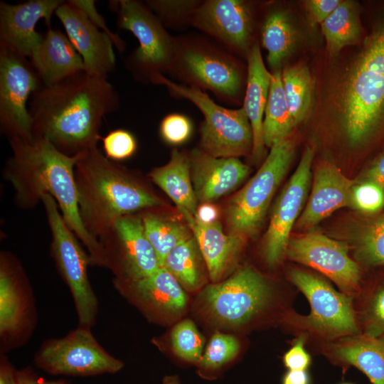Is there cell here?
I'll list each match as a JSON object with an SVG mask.
<instances>
[{"label":"cell","instance_id":"cell-26","mask_svg":"<svg viewBox=\"0 0 384 384\" xmlns=\"http://www.w3.org/2000/svg\"><path fill=\"white\" fill-rule=\"evenodd\" d=\"M247 76L242 107L249 119L253 135L252 159L260 161L265 154L262 124L272 73L264 63L258 40L247 57Z\"/></svg>","mask_w":384,"mask_h":384},{"label":"cell","instance_id":"cell-4","mask_svg":"<svg viewBox=\"0 0 384 384\" xmlns=\"http://www.w3.org/2000/svg\"><path fill=\"white\" fill-rule=\"evenodd\" d=\"M340 109L352 145L368 140L384 122V20L368 36L347 74Z\"/></svg>","mask_w":384,"mask_h":384},{"label":"cell","instance_id":"cell-45","mask_svg":"<svg viewBox=\"0 0 384 384\" xmlns=\"http://www.w3.org/2000/svg\"><path fill=\"white\" fill-rule=\"evenodd\" d=\"M340 0H308L304 2L309 23L311 26L323 23L336 9Z\"/></svg>","mask_w":384,"mask_h":384},{"label":"cell","instance_id":"cell-46","mask_svg":"<svg viewBox=\"0 0 384 384\" xmlns=\"http://www.w3.org/2000/svg\"><path fill=\"white\" fill-rule=\"evenodd\" d=\"M358 181H371L384 188V152L365 171Z\"/></svg>","mask_w":384,"mask_h":384},{"label":"cell","instance_id":"cell-6","mask_svg":"<svg viewBox=\"0 0 384 384\" xmlns=\"http://www.w3.org/2000/svg\"><path fill=\"white\" fill-rule=\"evenodd\" d=\"M109 9L116 14L117 26L132 33L139 46L125 58L124 65L135 80L152 83L169 74L174 53L175 37L143 1L111 0Z\"/></svg>","mask_w":384,"mask_h":384},{"label":"cell","instance_id":"cell-52","mask_svg":"<svg viewBox=\"0 0 384 384\" xmlns=\"http://www.w3.org/2000/svg\"><path fill=\"white\" fill-rule=\"evenodd\" d=\"M343 384H351V383H343Z\"/></svg>","mask_w":384,"mask_h":384},{"label":"cell","instance_id":"cell-8","mask_svg":"<svg viewBox=\"0 0 384 384\" xmlns=\"http://www.w3.org/2000/svg\"><path fill=\"white\" fill-rule=\"evenodd\" d=\"M289 278L306 296L311 306L306 316L292 313L287 317L294 329L329 341L360 333L351 297L302 269L290 270Z\"/></svg>","mask_w":384,"mask_h":384},{"label":"cell","instance_id":"cell-9","mask_svg":"<svg viewBox=\"0 0 384 384\" xmlns=\"http://www.w3.org/2000/svg\"><path fill=\"white\" fill-rule=\"evenodd\" d=\"M294 144L275 143L257 173L229 201L225 210L229 233L247 238L262 226L271 200L292 161Z\"/></svg>","mask_w":384,"mask_h":384},{"label":"cell","instance_id":"cell-14","mask_svg":"<svg viewBox=\"0 0 384 384\" xmlns=\"http://www.w3.org/2000/svg\"><path fill=\"white\" fill-rule=\"evenodd\" d=\"M99 242L103 248L105 267L115 279H139L152 274L161 267L139 215L118 218Z\"/></svg>","mask_w":384,"mask_h":384},{"label":"cell","instance_id":"cell-27","mask_svg":"<svg viewBox=\"0 0 384 384\" xmlns=\"http://www.w3.org/2000/svg\"><path fill=\"white\" fill-rule=\"evenodd\" d=\"M324 352L337 363L357 368L372 384H384V337L360 332L329 341Z\"/></svg>","mask_w":384,"mask_h":384},{"label":"cell","instance_id":"cell-2","mask_svg":"<svg viewBox=\"0 0 384 384\" xmlns=\"http://www.w3.org/2000/svg\"><path fill=\"white\" fill-rule=\"evenodd\" d=\"M8 142L11 156L2 176L14 188L16 206L33 209L45 194L50 195L68 227L87 248L90 265L105 267L103 248L86 231L80 215L74 168L80 154L65 155L43 139Z\"/></svg>","mask_w":384,"mask_h":384},{"label":"cell","instance_id":"cell-47","mask_svg":"<svg viewBox=\"0 0 384 384\" xmlns=\"http://www.w3.org/2000/svg\"><path fill=\"white\" fill-rule=\"evenodd\" d=\"M17 376L19 384H68L64 380H45L29 369L17 370Z\"/></svg>","mask_w":384,"mask_h":384},{"label":"cell","instance_id":"cell-34","mask_svg":"<svg viewBox=\"0 0 384 384\" xmlns=\"http://www.w3.org/2000/svg\"><path fill=\"white\" fill-rule=\"evenodd\" d=\"M285 99L297 126L309 116L313 105L314 82L308 67L302 63L282 70Z\"/></svg>","mask_w":384,"mask_h":384},{"label":"cell","instance_id":"cell-33","mask_svg":"<svg viewBox=\"0 0 384 384\" xmlns=\"http://www.w3.org/2000/svg\"><path fill=\"white\" fill-rule=\"evenodd\" d=\"M139 215L145 235L156 254L161 267L174 247L193 235L188 225L165 217L155 211L154 208L143 210Z\"/></svg>","mask_w":384,"mask_h":384},{"label":"cell","instance_id":"cell-49","mask_svg":"<svg viewBox=\"0 0 384 384\" xmlns=\"http://www.w3.org/2000/svg\"><path fill=\"white\" fill-rule=\"evenodd\" d=\"M0 384H19L17 370L5 357L1 358Z\"/></svg>","mask_w":384,"mask_h":384},{"label":"cell","instance_id":"cell-38","mask_svg":"<svg viewBox=\"0 0 384 384\" xmlns=\"http://www.w3.org/2000/svg\"><path fill=\"white\" fill-rule=\"evenodd\" d=\"M202 0H146L144 1L165 28L182 29L191 26Z\"/></svg>","mask_w":384,"mask_h":384},{"label":"cell","instance_id":"cell-15","mask_svg":"<svg viewBox=\"0 0 384 384\" xmlns=\"http://www.w3.org/2000/svg\"><path fill=\"white\" fill-rule=\"evenodd\" d=\"M286 255L322 273L349 297L360 291L361 272L348 246L324 235L309 233L290 237Z\"/></svg>","mask_w":384,"mask_h":384},{"label":"cell","instance_id":"cell-41","mask_svg":"<svg viewBox=\"0 0 384 384\" xmlns=\"http://www.w3.org/2000/svg\"><path fill=\"white\" fill-rule=\"evenodd\" d=\"M101 139L105 156L114 161L129 159L137 151L136 138L124 129L112 130Z\"/></svg>","mask_w":384,"mask_h":384},{"label":"cell","instance_id":"cell-20","mask_svg":"<svg viewBox=\"0 0 384 384\" xmlns=\"http://www.w3.org/2000/svg\"><path fill=\"white\" fill-rule=\"evenodd\" d=\"M62 0H29L15 4L0 2V46L29 59L43 35L36 30L43 19L50 28L51 18Z\"/></svg>","mask_w":384,"mask_h":384},{"label":"cell","instance_id":"cell-43","mask_svg":"<svg viewBox=\"0 0 384 384\" xmlns=\"http://www.w3.org/2000/svg\"><path fill=\"white\" fill-rule=\"evenodd\" d=\"M71 4L82 11L90 21L101 31L106 33L112 40L114 46L119 53H123L126 43L120 36L113 33L107 26L103 16L98 13L93 0H68Z\"/></svg>","mask_w":384,"mask_h":384},{"label":"cell","instance_id":"cell-5","mask_svg":"<svg viewBox=\"0 0 384 384\" xmlns=\"http://www.w3.org/2000/svg\"><path fill=\"white\" fill-rule=\"evenodd\" d=\"M185 85L208 90L223 102L239 104L245 91L247 68L237 55L208 37H175L169 73Z\"/></svg>","mask_w":384,"mask_h":384},{"label":"cell","instance_id":"cell-32","mask_svg":"<svg viewBox=\"0 0 384 384\" xmlns=\"http://www.w3.org/2000/svg\"><path fill=\"white\" fill-rule=\"evenodd\" d=\"M162 267L183 289L190 292L201 288L206 281V266L193 235L174 247L166 256Z\"/></svg>","mask_w":384,"mask_h":384},{"label":"cell","instance_id":"cell-1","mask_svg":"<svg viewBox=\"0 0 384 384\" xmlns=\"http://www.w3.org/2000/svg\"><path fill=\"white\" fill-rule=\"evenodd\" d=\"M119 97L106 77L82 71L31 97L33 138L43 139L68 156L97 147L103 118L116 112Z\"/></svg>","mask_w":384,"mask_h":384},{"label":"cell","instance_id":"cell-42","mask_svg":"<svg viewBox=\"0 0 384 384\" xmlns=\"http://www.w3.org/2000/svg\"><path fill=\"white\" fill-rule=\"evenodd\" d=\"M193 130L190 119L181 114L172 113L161 120L159 132L162 139L172 145H178L186 142Z\"/></svg>","mask_w":384,"mask_h":384},{"label":"cell","instance_id":"cell-13","mask_svg":"<svg viewBox=\"0 0 384 384\" xmlns=\"http://www.w3.org/2000/svg\"><path fill=\"white\" fill-rule=\"evenodd\" d=\"M42 85L28 58L0 46V130L8 141L33 139L28 101Z\"/></svg>","mask_w":384,"mask_h":384},{"label":"cell","instance_id":"cell-24","mask_svg":"<svg viewBox=\"0 0 384 384\" xmlns=\"http://www.w3.org/2000/svg\"><path fill=\"white\" fill-rule=\"evenodd\" d=\"M179 211L197 242L210 280L218 282L237 260L246 238L236 234H225L218 220L204 223L188 211Z\"/></svg>","mask_w":384,"mask_h":384},{"label":"cell","instance_id":"cell-48","mask_svg":"<svg viewBox=\"0 0 384 384\" xmlns=\"http://www.w3.org/2000/svg\"><path fill=\"white\" fill-rule=\"evenodd\" d=\"M218 215V209L214 205L210 203H203L198 206L194 216L200 222L211 223L217 221Z\"/></svg>","mask_w":384,"mask_h":384},{"label":"cell","instance_id":"cell-12","mask_svg":"<svg viewBox=\"0 0 384 384\" xmlns=\"http://www.w3.org/2000/svg\"><path fill=\"white\" fill-rule=\"evenodd\" d=\"M34 361L46 373L81 377L116 373L124 366L105 351L90 328L81 326L63 338L43 342Z\"/></svg>","mask_w":384,"mask_h":384},{"label":"cell","instance_id":"cell-17","mask_svg":"<svg viewBox=\"0 0 384 384\" xmlns=\"http://www.w3.org/2000/svg\"><path fill=\"white\" fill-rule=\"evenodd\" d=\"M191 26L233 54L246 59L257 41L253 38L252 7L244 0H202Z\"/></svg>","mask_w":384,"mask_h":384},{"label":"cell","instance_id":"cell-19","mask_svg":"<svg viewBox=\"0 0 384 384\" xmlns=\"http://www.w3.org/2000/svg\"><path fill=\"white\" fill-rule=\"evenodd\" d=\"M55 15L64 27L65 34L81 56L85 71L107 78L116 66L114 44L79 9L65 1Z\"/></svg>","mask_w":384,"mask_h":384},{"label":"cell","instance_id":"cell-22","mask_svg":"<svg viewBox=\"0 0 384 384\" xmlns=\"http://www.w3.org/2000/svg\"><path fill=\"white\" fill-rule=\"evenodd\" d=\"M354 185L334 164L321 163L314 171L311 191L297 228H311L335 210L351 207Z\"/></svg>","mask_w":384,"mask_h":384},{"label":"cell","instance_id":"cell-16","mask_svg":"<svg viewBox=\"0 0 384 384\" xmlns=\"http://www.w3.org/2000/svg\"><path fill=\"white\" fill-rule=\"evenodd\" d=\"M314 156V149L307 146L274 205L262 244L264 259L270 267L279 264L286 255L291 230L308 196Z\"/></svg>","mask_w":384,"mask_h":384},{"label":"cell","instance_id":"cell-39","mask_svg":"<svg viewBox=\"0 0 384 384\" xmlns=\"http://www.w3.org/2000/svg\"><path fill=\"white\" fill-rule=\"evenodd\" d=\"M170 343L178 358L198 364L203 356L204 339L193 321L184 319L177 323L170 333Z\"/></svg>","mask_w":384,"mask_h":384},{"label":"cell","instance_id":"cell-50","mask_svg":"<svg viewBox=\"0 0 384 384\" xmlns=\"http://www.w3.org/2000/svg\"><path fill=\"white\" fill-rule=\"evenodd\" d=\"M309 376L306 370H289L282 379V384H309Z\"/></svg>","mask_w":384,"mask_h":384},{"label":"cell","instance_id":"cell-31","mask_svg":"<svg viewBox=\"0 0 384 384\" xmlns=\"http://www.w3.org/2000/svg\"><path fill=\"white\" fill-rule=\"evenodd\" d=\"M296 127L289 112L282 82V70L272 71L267 102L265 110L262 135L265 146L289 138Z\"/></svg>","mask_w":384,"mask_h":384},{"label":"cell","instance_id":"cell-11","mask_svg":"<svg viewBox=\"0 0 384 384\" xmlns=\"http://www.w3.org/2000/svg\"><path fill=\"white\" fill-rule=\"evenodd\" d=\"M200 295L209 318L220 325L238 326L265 309L272 289L260 272L246 266L224 281L207 285Z\"/></svg>","mask_w":384,"mask_h":384},{"label":"cell","instance_id":"cell-29","mask_svg":"<svg viewBox=\"0 0 384 384\" xmlns=\"http://www.w3.org/2000/svg\"><path fill=\"white\" fill-rule=\"evenodd\" d=\"M260 38L262 47L267 51L269 66L273 71L280 69L296 41V32L288 13L276 7L270 10L261 25Z\"/></svg>","mask_w":384,"mask_h":384},{"label":"cell","instance_id":"cell-30","mask_svg":"<svg viewBox=\"0 0 384 384\" xmlns=\"http://www.w3.org/2000/svg\"><path fill=\"white\" fill-rule=\"evenodd\" d=\"M320 26L331 55H337L346 46L358 43L361 26L358 4L341 1Z\"/></svg>","mask_w":384,"mask_h":384},{"label":"cell","instance_id":"cell-40","mask_svg":"<svg viewBox=\"0 0 384 384\" xmlns=\"http://www.w3.org/2000/svg\"><path fill=\"white\" fill-rule=\"evenodd\" d=\"M351 208L366 214H375L384 208V188L371 181L355 182Z\"/></svg>","mask_w":384,"mask_h":384},{"label":"cell","instance_id":"cell-44","mask_svg":"<svg viewBox=\"0 0 384 384\" xmlns=\"http://www.w3.org/2000/svg\"><path fill=\"white\" fill-rule=\"evenodd\" d=\"M305 337L301 336L284 355V366L290 370H306L311 364V357L304 349Z\"/></svg>","mask_w":384,"mask_h":384},{"label":"cell","instance_id":"cell-35","mask_svg":"<svg viewBox=\"0 0 384 384\" xmlns=\"http://www.w3.org/2000/svg\"><path fill=\"white\" fill-rule=\"evenodd\" d=\"M355 257L368 267L384 266V213L366 221L354 241Z\"/></svg>","mask_w":384,"mask_h":384},{"label":"cell","instance_id":"cell-10","mask_svg":"<svg viewBox=\"0 0 384 384\" xmlns=\"http://www.w3.org/2000/svg\"><path fill=\"white\" fill-rule=\"evenodd\" d=\"M42 203L52 236L50 253L73 298L78 326L90 329L96 321L98 302L88 277L89 255L66 225L55 199L45 194Z\"/></svg>","mask_w":384,"mask_h":384},{"label":"cell","instance_id":"cell-23","mask_svg":"<svg viewBox=\"0 0 384 384\" xmlns=\"http://www.w3.org/2000/svg\"><path fill=\"white\" fill-rule=\"evenodd\" d=\"M193 187L198 201L210 203L235 189L250 168L238 158L213 156L201 149L188 154Z\"/></svg>","mask_w":384,"mask_h":384},{"label":"cell","instance_id":"cell-51","mask_svg":"<svg viewBox=\"0 0 384 384\" xmlns=\"http://www.w3.org/2000/svg\"><path fill=\"white\" fill-rule=\"evenodd\" d=\"M161 384H181L177 375H166L163 378Z\"/></svg>","mask_w":384,"mask_h":384},{"label":"cell","instance_id":"cell-3","mask_svg":"<svg viewBox=\"0 0 384 384\" xmlns=\"http://www.w3.org/2000/svg\"><path fill=\"white\" fill-rule=\"evenodd\" d=\"M74 176L82 224L97 241L118 218L164 204L142 180L97 147L79 156Z\"/></svg>","mask_w":384,"mask_h":384},{"label":"cell","instance_id":"cell-25","mask_svg":"<svg viewBox=\"0 0 384 384\" xmlns=\"http://www.w3.org/2000/svg\"><path fill=\"white\" fill-rule=\"evenodd\" d=\"M29 60L45 86L85 71L82 59L66 34L55 28H48Z\"/></svg>","mask_w":384,"mask_h":384},{"label":"cell","instance_id":"cell-18","mask_svg":"<svg viewBox=\"0 0 384 384\" xmlns=\"http://www.w3.org/2000/svg\"><path fill=\"white\" fill-rule=\"evenodd\" d=\"M32 291L20 261L11 252L0 255V335L4 347L25 339L33 327Z\"/></svg>","mask_w":384,"mask_h":384},{"label":"cell","instance_id":"cell-21","mask_svg":"<svg viewBox=\"0 0 384 384\" xmlns=\"http://www.w3.org/2000/svg\"><path fill=\"white\" fill-rule=\"evenodd\" d=\"M115 289L151 318L169 319L180 314L188 299L178 280L164 267L136 280L113 279Z\"/></svg>","mask_w":384,"mask_h":384},{"label":"cell","instance_id":"cell-28","mask_svg":"<svg viewBox=\"0 0 384 384\" xmlns=\"http://www.w3.org/2000/svg\"><path fill=\"white\" fill-rule=\"evenodd\" d=\"M149 177L175 203L178 210L196 215L198 200L193 187L188 154L173 149L169 162L154 169Z\"/></svg>","mask_w":384,"mask_h":384},{"label":"cell","instance_id":"cell-7","mask_svg":"<svg viewBox=\"0 0 384 384\" xmlns=\"http://www.w3.org/2000/svg\"><path fill=\"white\" fill-rule=\"evenodd\" d=\"M152 84L164 85L171 93L193 102L204 116L200 127V149L220 158H238L251 154L253 135L243 107L228 109L215 103L204 91L178 84L163 75Z\"/></svg>","mask_w":384,"mask_h":384},{"label":"cell","instance_id":"cell-36","mask_svg":"<svg viewBox=\"0 0 384 384\" xmlns=\"http://www.w3.org/2000/svg\"><path fill=\"white\" fill-rule=\"evenodd\" d=\"M240 348V345L236 337L215 332L211 336L198 364L200 372L207 378L214 377L215 373L236 357Z\"/></svg>","mask_w":384,"mask_h":384},{"label":"cell","instance_id":"cell-37","mask_svg":"<svg viewBox=\"0 0 384 384\" xmlns=\"http://www.w3.org/2000/svg\"><path fill=\"white\" fill-rule=\"evenodd\" d=\"M356 317L361 333L384 337V282L363 294Z\"/></svg>","mask_w":384,"mask_h":384}]
</instances>
